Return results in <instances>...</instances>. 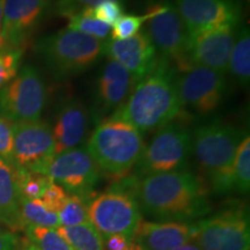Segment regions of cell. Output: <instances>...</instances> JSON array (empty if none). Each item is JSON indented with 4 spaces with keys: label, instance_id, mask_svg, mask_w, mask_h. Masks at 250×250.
Instances as JSON below:
<instances>
[{
    "label": "cell",
    "instance_id": "1",
    "mask_svg": "<svg viewBox=\"0 0 250 250\" xmlns=\"http://www.w3.org/2000/svg\"><path fill=\"white\" fill-rule=\"evenodd\" d=\"M136 201L140 211L160 221L191 224L211 212L208 184L188 169L139 179Z\"/></svg>",
    "mask_w": 250,
    "mask_h": 250
},
{
    "label": "cell",
    "instance_id": "2",
    "mask_svg": "<svg viewBox=\"0 0 250 250\" xmlns=\"http://www.w3.org/2000/svg\"><path fill=\"white\" fill-rule=\"evenodd\" d=\"M181 109L173 76L165 65L158 64L151 74L134 86L126 101L110 118L126 122L140 133L149 132L170 123Z\"/></svg>",
    "mask_w": 250,
    "mask_h": 250
},
{
    "label": "cell",
    "instance_id": "3",
    "mask_svg": "<svg viewBox=\"0 0 250 250\" xmlns=\"http://www.w3.org/2000/svg\"><path fill=\"white\" fill-rule=\"evenodd\" d=\"M245 137L242 130L220 122L206 124L193 133L192 153L214 195L234 191V161Z\"/></svg>",
    "mask_w": 250,
    "mask_h": 250
},
{
    "label": "cell",
    "instance_id": "4",
    "mask_svg": "<svg viewBox=\"0 0 250 250\" xmlns=\"http://www.w3.org/2000/svg\"><path fill=\"white\" fill-rule=\"evenodd\" d=\"M144 148L142 133L126 122L114 118L99 124L87 145L100 169L115 177L129 173L139 161Z\"/></svg>",
    "mask_w": 250,
    "mask_h": 250
},
{
    "label": "cell",
    "instance_id": "5",
    "mask_svg": "<svg viewBox=\"0 0 250 250\" xmlns=\"http://www.w3.org/2000/svg\"><path fill=\"white\" fill-rule=\"evenodd\" d=\"M103 44L104 41L65 28L40 39L36 50L56 78H68L95 64Z\"/></svg>",
    "mask_w": 250,
    "mask_h": 250
},
{
    "label": "cell",
    "instance_id": "6",
    "mask_svg": "<svg viewBox=\"0 0 250 250\" xmlns=\"http://www.w3.org/2000/svg\"><path fill=\"white\" fill-rule=\"evenodd\" d=\"M192 154V136L181 123H168L144 148L139 161L134 166V176L138 179L148 175L187 169Z\"/></svg>",
    "mask_w": 250,
    "mask_h": 250
},
{
    "label": "cell",
    "instance_id": "7",
    "mask_svg": "<svg viewBox=\"0 0 250 250\" xmlns=\"http://www.w3.org/2000/svg\"><path fill=\"white\" fill-rule=\"evenodd\" d=\"M195 241L202 250H250L248 211L243 205L192 223Z\"/></svg>",
    "mask_w": 250,
    "mask_h": 250
},
{
    "label": "cell",
    "instance_id": "8",
    "mask_svg": "<svg viewBox=\"0 0 250 250\" xmlns=\"http://www.w3.org/2000/svg\"><path fill=\"white\" fill-rule=\"evenodd\" d=\"M45 103V83L33 65H24L0 89V116L14 123L39 121Z\"/></svg>",
    "mask_w": 250,
    "mask_h": 250
},
{
    "label": "cell",
    "instance_id": "9",
    "mask_svg": "<svg viewBox=\"0 0 250 250\" xmlns=\"http://www.w3.org/2000/svg\"><path fill=\"white\" fill-rule=\"evenodd\" d=\"M145 33L165 61H173L179 70L186 71L192 65L188 58L189 34L176 8L170 2L154 5L148 12Z\"/></svg>",
    "mask_w": 250,
    "mask_h": 250
},
{
    "label": "cell",
    "instance_id": "10",
    "mask_svg": "<svg viewBox=\"0 0 250 250\" xmlns=\"http://www.w3.org/2000/svg\"><path fill=\"white\" fill-rule=\"evenodd\" d=\"M89 223L102 237L111 234H124L133 241L142 211L132 196L117 191H107L92 199L88 204Z\"/></svg>",
    "mask_w": 250,
    "mask_h": 250
},
{
    "label": "cell",
    "instance_id": "11",
    "mask_svg": "<svg viewBox=\"0 0 250 250\" xmlns=\"http://www.w3.org/2000/svg\"><path fill=\"white\" fill-rule=\"evenodd\" d=\"M55 183L71 195L90 198L100 180V170L83 146L56 154L44 171Z\"/></svg>",
    "mask_w": 250,
    "mask_h": 250
},
{
    "label": "cell",
    "instance_id": "12",
    "mask_svg": "<svg viewBox=\"0 0 250 250\" xmlns=\"http://www.w3.org/2000/svg\"><path fill=\"white\" fill-rule=\"evenodd\" d=\"M56 155L52 130L43 121L14 123L12 165L44 175Z\"/></svg>",
    "mask_w": 250,
    "mask_h": 250
},
{
    "label": "cell",
    "instance_id": "13",
    "mask_svg": "<svg viewBox=\"0 0 250 250\" xmlns=\"http://www.w3.org/2000/svg\"><path fill=\"white\" fill-rule=\"evenodd\" d=\"M174 83L182 107L204 115L218 108L226 89L225 74L197 65L181 72Z\"/></svg>",
    "mask_w": 250,
    "mask_h": 250
},
{
    "label": "cell",
    "instance_id": "14",
    "mask_svg": "<svg viewBox=\"0 0 250 250\" xmlns=\"http://www.w3.org/2000/svg\"><path fill=\"white\" fill-rule=\"evenodd\" d=\"M175 8L188 34L239 23L242 14L240 0H175Z\"/></svg>",
    "mask_w": 250,
    "mask_h": 250
},
{
    "label": "cell",
    "instance_id": "15",
    "mask_svg": "<svg viewBox=\"0 0 250 250\" xmlns=\"http://www.w3.org/2000/svg\"><path fill=\"white\" fill-rule=\"evenodd\" d=\"M235 40V27L223 26L189 34L188 58L190 64L225 74Z\"/></svg>",
    "mask_w": 250,
    "mask_h": 250
},
{
    "label": "cell",
    "instance_id": "16",
    "mask_svg": "<svg viewBox=\"0 0 250 250\" xmlns=\"http://www.w3.org/2000/svg\"><path fill=\"white\" fill-rule=\"evenodd\" d=\"M103 54L120 62L137 81L151 74L158 66V52L145 31L125 40H109L103 44Z\"/></svg>",
    "mask_w": 250,
    "mask_h": 250
},
{
    "label": "cell",
    "instance_id": "17",
    "mask_svg": "<svg viewBox=\"0 0 250 250\" xmlns=\"http://www.w3.org/2000/svg\"><path fill=\"white\" fill-rule=\"evenodd\" d=\"M50 0H4L1 39L8 48H19L49 8Z\"/></svg>",
    "mask_w": 250,
    "mask_h": 250
},
{
    "label": "cell",
    "instance_id": "18",
    "mask_svg": "<svg viewBox=\"0 0 250 250\" xmlns=\"http://www.w3.org/2000/svg\"><path fill=\"white\" fill-rule=\"evenodd\" d=\"M89 130V114L79 99L67 98L59 105L54 125L56 154L79 147L86 142Z\"/></svg>",
    "mask_w": 250,
    "mask_h": 250
},
{
    "label": "cell",
    "instance_id": "19",
    "mask_svg": "<svg viewBox=\"0 0 250 250\" xmlns=\"http://www.w3.org/2000/svg\"><path fill=\"white\" fill-rule=\"evenodd\" d=\"M192 223L142 220L133 235V242L144 250H173L191 241Z\"/></svg>",
    "mask_w": 250,
    "mask_h": 250
},
{
    "label": "cell",
    "instance_id": "20",
    "mask_svg": "<svg viewBox=\"0 0 250 250\" xmlns=\"http://www.w3.org/2000/svg\"><path fill=\"white\" fill-rule=\"evenodd\" d=\"M137 83L136 78L123 65L115 61L108 62L100 74L98 83V105L102 114L120 108Z\"/></svg>",
    "mask_w": 250,
    "mask_h": 250
},
{
    "label": "cell",
    "instance_id": "21",
    "mask_svg": "<svg viewBox=\"0 0 250 250\" xmlns=\"http://www.w3.org/2000/svg\"><path fill=\"white\" fill-rule=\"evenodd\" d=\"M20 202L14 166L0 158V223L9 232L24 229Z\"/></svg>",
    "mask_w": 250,
    "mask_h": 250
},
{
    "label": "cell",
    "instance_id": "22",
    "mask_svg": "<svg viewBox=\"0 0 250 250\" xmlns=\"http://www.w3.org/2000/svg\"><path fill=\"white\" fill-rule=\"evenodd\" d=\"M228 70L242 86H248L250 79V33L248 27L241 28L236 34L230 51Z\"/></svg>",
    "mask_w": 250,
    "mask_h": 250
},
{
    "label": "cell",
    "instance_id": "23",
    "mask_svg": "<svg viewBox=\"0 0 250 250\" xmlns=\"http://www.w3.org/2000/svg\"><path fill=\"white\" fill-rule=\"evenodd\" d=\"M56 229L73 250H105L102 235L90 223Z\"/></svg>",
    "mask_w": 250,
    "mask_h": 250
},
{
    "label": "cell",
    "instance_id": "24",
    "mask_svg": "<svg viewBox=\"0 0 250 250\" xmlns=\"http://www.w3.org/2000/svg\"><path fill=\"white\" fill-rule=\"evenodd\" d=\"M20 208L24 227L27 225L46 228L61 227L58 214L45 208L41 199H27L21 197Z\"/></svg>",
    "mask_w": 250,
    "mask_h": 250
},
{
    "label": "cell",
    "instance_id": "25",
    "mask_svg": "<svg viewBox=\"0 0 250 250\" xmlns=\"http://www.w3.org/2000/svg\"><path fill=\"white\" fill-rule=\"evenodd\" d=\"M23 230L28 241L39 250H73L56 228L27 225Z\"/></svg>",
    "mask_w": 250,
    "mask_h": 250
},
{
    "label": "cell",
    "instance_id": "26",
    "mask_svg": "<svg viewBox=\"0 0 250 250\" xmlns=\"http://www.w3.org/2000/svg\"><path fill=\"white\" fill-rule=\"evenodd\" d=\"M15 168V180L21 197L27 199H40L52 180L46 175L35 173L23 168Z\"/></svg>",
    "mask_w": 250,
    "mask_h": 250
},
{
    "label": "cell",
    "instance_id": "27",
    "mask_svg": "<svg viewBox=\"0 0 250 250\" xmlns=\"http://www.w3.org/2000/svg\"><path fill=\"white\" fill-rule=\"evenodd\" d=\"M234 191L248 193L250 188V138L245 137L237 147L233 169Z\"/></svg>",
    "mask_w": 250,
    "mask_h": 250
},
{
    "label": "cell",
    "instance_id": "28",
    "mask_svg": "<svg viewBox=\"0 0 250 250\" xmlns=\"http://www.w3.org/2000/svg\"><path fill=\"white\" fill-rule=\"evenodd\" d=\"M61 226L72 227L89 223L88 199L68 193L66 201L58 212Z\"/></svg>",
    "mask_w": 250,
    "mask_h": 250
},
{
    "label": "cell",
    "instance_id": "29",
    "mask_svg": "<svg viewBox=\"0 0 250 250\" xmlns=\"http://www.w3.org/2000/svg\"><path fill=\"white\" fill-rule=\"evenodd\" d=\"M68 19V26L72 30H77L79 33L85 34V35L95 37L99 40L107 39L110 34L111 27L107 23H103L101 21L96 20L89 14L87 9H83L80 13L72 15Z\"/></svg>",
    "mask_w": 250,
    "mask_h": 250
},
{
    "label": "cell",
    "instance_id": "30",
    "mask_svg": "<svg viewBox=\"0 0 250 250\" xmlns=\"http://www.w3.org/2000/svg\"><path fill=\"white\" fill-rule=\"evenodd\" d=\"M21 57L20 48L0 49V89L18 74Z\"/></svg>",
    "mask_w": 250,
    "mask_h": 250
},
{
    "label": "cell",
    "instance_id": "31",
    "mask_svg": "<svg viewBox=\"0 0 250 250\" xmlns=\"http://www.w3.org/2000/svg\"><path fill=\"white\" fill-rule=\"evenodd\" d=\"M148 14L125 15L112 26L111 40H125L138 33L144 23L147 21Z\"/></svg>",
    "mask_w": 250,
    "mask_h": 250
},
{
    "label": "cell",
    "instance_id": "32",
    "mask_svg": "<svg viewBox=\"0 0 250 250\" xmlns=\"http://www.w3.org/2000/svg\"><path fill=\"white\" fill-rule=\"evenodd\" d=\"M89 14L96 20L107 23L108 26H114L120 19L123 17V5L120 1L115 0H108L101 4L96 5L95 7L87 8Z\"/></svg>",
    "mask_w": 250,
    "mask_h": 250
},
{
    "label": "cell",
    "instance_id": "33",
    "mask_svg": "<svg viewBox=\"0 0 250 250\" xmlns=\"http://www.w3.org/2000/svg\"><path fill=\"white\" fill-rule=\"evenodd\" d=\"M103 1L108 0H57L54 5V12L59 17L70 18L83 12V9L95 7ZM115 1L121 2L122 0H115Z\"/></svg>",
    "mask_w": 250,
    "mask_h": 250
},
{
    "label": "cell",
    "instance_id": "34",
    "mask_svg": "<svg viewBox=\"0 0 250 250\" xmlns=\"http://www.w3.org/2000/svg\"><path fill=\"white\" fill-rule=\"evenodd\" d=\"M14 122L0 116V158L12 164Z\"/></svg>",
    "mask_w": 250,
    "mask_h": 250
},
{
    "label": "cell",
    "instance_id": "35",
    "mask_svg": "<svg viewBox=\"0 0 250 250\" xmlns=\"http://www.w3.org/2000/svg\"><path fill=\"white\" fill-rule=\"evenodd\" d=\"M67 195L68 193L59 184L52 181L40 199L43 203V205L45 206V208L58 214V212L61 211L65 201H66Z\"/></svg>",
    "mask_w": 250,
    "mask_h": 250
},
{
    "label": "cell",
    "instance_id": "36",
    "mask_svg": "<svg viewBox=\"0 0 250 250\" xmlns=\"http://www.w3.org/2000/svg\"><path fill=\"white\" fill-rule=\"evenodd\" d=\"M105 250H129L133 241L124 234H111L102 237Z\"/></svg>",
    "mask_w": 250,
    "mask_h": 250
},
{
    "label": "cell",
    "instance_id": "37",
    "mask_svg": "<svg viewBox=\"0 0 250 250\" xmlns=\"http://www.w3.org/2000/svg\"><path fill=\"white\" fill-rule=\"evenodd\" d=\"M19 241L15 233L0 229V250H19Z\"/></svg>",
    "mask_w": 250,
    "mask_h": 250
},
{
    "label": "cell",
    "instance_id": "38",
    "mask_svg": "<svg viewBox=\"0 0 250 250\" xmlns=\"http://www.w3.org/2000/svg\"><path fill=\"white\" fill-rule=\"evenodd\" d=\"M19 250H39L30 241H28L27 237L19 241Z\"/></svg>",
    "mask_w": 250,
    "mask_h": 250
},
{
    "label": "cell",
    "instance_id": "39",
    "mask_svg": "<svg viewBox=\"0 0 250 250\" xmlns=\"http://www.w3.org/2000/svg\"><path fill=\"white\" fill-rule=\"evenodd\" d=\"M173 250H202L199 248V246L197 245L195 241H189L187 243H184V245H181L179 247H176V248L173 249Z\"/></svg>",
    "mask_w": 250,
    "mask_h": 250
},
{
    "label": "cell",
    "instance_id": "40",
    "mask_svg": "<svg viewBox=\"0 0 250 250\" xmlns=\"http://www.w3.org/2000/svg\"><path fill=\"white\" fill-rule=\"evenodd\" d=\"M2 7H4V0H0V49L4 46V42L1 39V26H2Z\"/></svg>",
    "mask_w": 250,
    "mask_h": 250
},
{
    "label": "cell",
    "instance_id": "41",
    "mask_svg": "<svg viewBox=\"0 0 250 250\" xmlns=\"http://www.w3.org/2000/svg\"><path fill=\"white\" fill-rule=\"evenodd\" d=\"M129 250H144V249L142 248V247H139L138 245H137V243L132 242V243H131V247H130Z\"/></svg>",
    "mask_w": 250,
    "mask_h": 250
},
{
    "label": "cell",
    "instance_id": "42",
    "mask_svg": "<svg viewBox=\"0 0 250 250\" xmlns=\"http://www.w3.org/2000/svg\"><path fill=\"white\" fill-rule=\"evenodd\" d=\"M0 229H2V225H1V223H0Z\"/></svg>",
    "mask_w": 250,
    "mask_h": 250
}]
</instances>
